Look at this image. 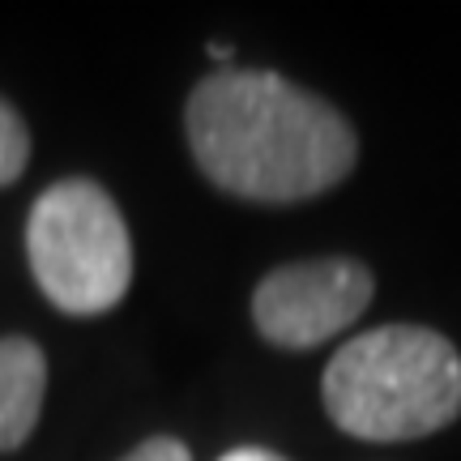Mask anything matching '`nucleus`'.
Wrapping results in <instances>:
<instances>
[{
  "label": "nucleus",
  "instance_id": "6e6552de",
  "mask_svg": "<svg viewBox=\"0 0 461 461\" xmlns=\"http://www.w3.org/2000/svg\"><path fill=\"white\" fill-rule=\"evenodd\" d=\"M218 461H286V457H278V453H269V448L244 445V448H230L227 457H218Z\"/></svg>",
  "mask_w": 461,
  "mask_h": 461
},
{
  "label": "nucleus",
  "instance_id": "39448f33",
  "mask_svg": "<svg viewBox=\"0 0 461 461\" xmlns=\"http://www.w3.org/2000/svg\"><path fill=\"white\" fill-rule=\"evenodd\" d=\"M48 393V359L31 338H0V453L31 440Z\"/></svg>",
  "mask_w": 461,
  "mask_h": 461
},
{
  "label": "nucleus",
  "instance_id": "0eeeda50",
  "mask_svg": "<svg viewBox=\"0 0 461 461\" xmlns=\"http://www.w3.org/2000/svg\"><path fill=\"white\" fill-rule=\"evenodd\" d=\"M120 461H193V453L176 436H149V440H141L129 457H120Z\"/></svg>",
  "mask_w": 461,
  "mask_h": 461
},
{
  "label": "nucleus",
  "instance_id": "20e7f679",
  "mask_svg": "<svg viewBox=\"0 0 461 461\" xmlns=\"http://www.w3.org/2000/svg\"><path fill=\"white\" fill-rule=\"evenodd\" d=\"M376 295L372 269L350 257H321L269 269L252 291V321L265 342L312 350L355 325Z\"/></svg>",
  "mask_w": 461,
  "mask_h": 461
},
{
  "label": "nucleus",
  "instance_id": "1a4fd4ad",
  "mask_svg": "<svg viewBox=\"0 0 461 461\" xmlns=\"http://www.w3.org/2000/svg\"><path fill=\"white\" fill-rule=\"evenodd\" d=\"M210 56H214V60H230V48H227V43H214V48H210Z\"/></svg>",
  "mask_w": 461,
  "mask_h": 461
},
{
  "label": "nucleus",
  "instance_id": "f03ea898",
  "mask_svg": "<svg viewBox=\"0 0 461 461\" xmlns=\"http://www.w3.org/2000/svg\"><path fill=\"white\" fill-rule=\"evenodd\" d=\"M321 397L330 419L355 440H419L461 414V355L436 330L380 325L338 346Z\"/></svg>",
  "mask_w": 461,
  "mask_h": 461
},
{
  "label": "nucleus",
  "instance_id": "423d86ee",
  "mask_svg": "<svg viewBox=\"0 0 461 461\" xmlns=\"http://www.w3.org/2000/svg\"><path fill=\"white\" fill-rule=\"evenodd\" d=\"M31 163V129L9 99H0V188L14 184Z\"/></svg>",
  "mask_w": 461,
  "mask_h": 461
},
{
  "label": "nucleus",
  "instance_id": "f257e3e1",
  "mask_svg": "<svg viewBox=\"0 0 461 461\" xmlns=\"http://www.w3.org/2000/svg\"><path fill=\"white\" fill-rule=\"evenodd\" d=\"M188 146L210 180L244 201L291 205L355 171L359 137L338 107L265 68H222L188 95Z\"/></svg>",
  "mask_w": 461,
  "mask_h": 461
},
{
  "label": "nucleus",
  "instance_id": "7ed1b4c3",
  "mask_svg": "<svg viewBox=\"0 0 461 461\" xmlns=\"http://www.w3.org/2000/svg\"><path fill=\"white\" fill-rule=\"evenodd\" d=\"M26 252L39 291L68 316L115 308L132 282V240L112 193L95 180H56L26 218Z\"/></svg>",
  "mask_w": 461,
  "mask_h": 461
}]
</instances>
